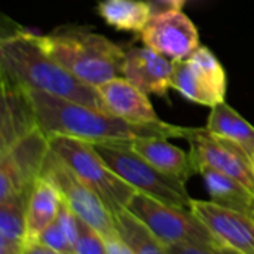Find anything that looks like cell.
I'll use <instances>...</instances> for the list:
<instances>
[{
  "mask_svg": "<svg viewBox=\"0 0 254 254\" xmlns=\"http://www.w3.org/2000/svg\"><path fill=\"white\" fill-rule=\"evenodd\" d=\"M144 46L173 61L189 58L199 48V34L192 19L182 9L168 7L153 13L140 31Z\"/></svg>",
  "mask_w": 254,
  "mask_h": 254,
  "instance_id": "30bf717a",
  "label": "cell"
},
{
  "mask_svg": "<svg viewBox=\"0 0 254 254\" xmlns=\"http://www.w3.org/2000/svg\"><path fill=\"white\" fill-rule=\"evenodd\" d=\"M0 71L7 82L106 112L97 88L52 58L34 33L18 30L1 36Z\"/></svg>",
  "mask_w": 254,
  "mask_h": 254,
  "instance_id": "7a4b0ae2",
  "label": "cell"
},
{
  "mask_svg": "<svg viewBox=\"0 0 254 254\" xmlns=\"http://www.w3.org/2000/svg\"><path fill=\"white\" fill-rule=\"evenodd\" d=\"M76 254H107L104 240L89 225L80 220L79 238L74 244Z\"/></svg>",
  "mask_w": 254,
  "mask_h": 254,
  "instance_id": "cb8c5ba5",
  "label": "cell"
},
{
  "mask_svg": "<svg viewBox=\"0 0 254 254\" xmlns=\"http://www.w3.org/2000/svg\"><path fill=\"white\" fill-rule=\"evenodd\" d=\"M250 216H252V217H254V210H253V213H252V214H250Z\"/></svg>",
  "mask_w": 254,
  "mask_h": 254,
  "instance_id": "1f68e13d",
  "label": "cell"
},
{
  "mask_svg": "<svg viewBox=\"0 0 254 254\" xmlns=\"http://www.w3.org/2000/svg\"><path fill=\"white\" fill-rule=\"evenodd\" d=\"M49 152V138L39 128L0 153V201L33 188Z\"/></svg>",
  "mask_w": 254,
  "mask_h": 254,
  "instance_id": "ba28073f",
  "label": "cell"
},
{
  "mask_svg": "<svg viewBox=\"0 0 254 254\" xmlns=\"http://www.w3.org/2000/svg\"><path fill=\"white\" fill-rule=\"evenodd\" d=\"M92 146L109 168L135 192L173 207L190 210L192 198L186 190V183L155 168L134 152L128 141Z\"/></svg>",
  "mask_w": 254,
  "mask_h": 254,
  "instance_id": "277c9868",
  "label": "cell"
},
{
  "mask_svg": "<svg viewBox=\"0 0 254 254\" xmlns=\"http://www.w3.org/2000/svg\"><path fill=\"white\" fill-rule=\"evenodd\" d=\"M36 129H39V121L28 89L1 79L0 153Z\"/></svg>",
  "mask_w": 254,
  "mask_h": 254,
  "instance_id": "7c38bea8",
  "label": "cell"
},
{
  "mask_svg": "<svg viewBox=\"0 0 254 254\" xmlns=\"http://www.w3.org/2000/svg\"><path fill=\"white\" fill-rule=\"evenodd\" d=\"M98 15L107 25L122 31L140 33L152 18V6L144 0H101Z\"/></svg>",
  "mask_w": 254,
  "mask_h": 254,
  "instance_id": "44dd1931",
  "label": "cell"
},
{
  "mask_svg": "<svg viewBox=\"0 0 254 254\" xmlns=\"http://www.w3.org/2000/svg\"><path fill=\"white\" fill-rule=\"evenodd\" d=\"M22 254H58V253H55L54 250H51V249L45 247V246H43V244H40V243H36V244L27 246V247L24 249Z\"/></svg>",
  "mask_w": 254,
  "mask_h": 254,
  "instance_id": "f1b7e54d",
  "label": "cell"
},
{
  "mask_svg": "<svg viewBox=\"0 0 254 254\" xmlns=\"http://www.w3.org/2000/svg\"><path fill=\"white\" fill-rule=\"evenodd\" d=\"M171 88L179 91L185 98L211 109L225 101V97L202 76V73L188 58L174 61Z\"/></svg>",
  "mask_w": 254,
  "mask_h": 254,
  "instance_id": "ffe728a7",
  "label": "cell"
},
{
  "mask_svg": "<svg viewBox=\"0 0 254 254\" xmlns=\"http://www.w3.org/2000/svg\"><path fill=\"white\" fill-rule=\"evenodd\" d=\"M127 210L143 222L165 246L198 244L222 247L190 210L159 202L138 192L134 195Z\"/></svg>",
  "mask_w": 254,
  "mask_h": 254,
  "instance_id": "8992f818",
  "label": "cell"
},
{
  "mask_svg": "<svg viewBox=\"0 0 254 254\" xmlns=\"http://www.w3.org/2000/svg\"><path fill=\"white\" fill-rule=\"evenodd\" d=\"M31 189L0 201V254H22L25 249L27 207Z\"/></svg>",
  "mask_w": 254,
  "mask_h": 254,
  "instance_id": "e0dca14e",
  "label": "cell"
},
{
  "mask_svg": "<svg viewBox=\"0 0 254 254\" xmlns=\"http://www.w3.org/2000/svg\"><path fill=\"white\" fill-rule=\"evenodd\" d=\"M196 173L202 177L213 202L246 214L253 213L254 195L240 182L207 165H198Z\"/></svg>",
  "mask_w": 254,
  "mask_h": 254,
  "instance_id": "ac0fdd59",
  "label": "cell"
},
{
  "mask_svg": "<svg viewBox=\"0 0 254 254\" xmlns=\"http://www.w3.org/2000/svg\"><path fill=\"white\" fill-rule=\"evenodd\" d=\"M57 220L60 222L65 237L68 238L70 244L74 247L77 238H79V229H80V219L65 205V202L63 201L61 202V207H60V211H58V216H57Z\"/></svg>",
  "mask_w": 254,
  "mask_h": 254,
  "instance_id": "484cf974",
  "label": "cell"
},
{
  "mask_svg": "<svg viewBox=\"0 0 254 254\" xmlns=\"http://www.w3.org/2000/svg\"><path fill=\"white\" fill-rule=\"evenodd\" d=\"M37 37L52 58L94 88L124 77L125 51L101 34L83 27H61Z\"/></svg>",
  "mask_w": 254,
  "mask_h": 254,
  "instance_id": "3957f363",
  "label": "cell"
},
{
  "mask_svg": "<svg viewBox=\"0 0 254 254\" xmlns=\"http://www.w3.org/2000/svg\"><path fill=\"white\" fill-rule=\"evenodd\" d=\"M49 146L85 185L98 193L112 214L127 208L137 193L109 168L91 143L71 137L54 135L49 137Z\"/></svg>",
  "mask_w": 254,
  "mask_h": 254,
  "instance_id": "5b68a950",
  "label": "cell"
},
{
  "mask_svg": "<svg viewBox=\"0 0 254 254\" xmlns=\"http://www.w3.org/2000/svg\"><path fill=\"white\" fill-rule=\"evenodd\" d=\"M190 211L222 247L241 254H254V217L250 214L202 199H192Z\"/></svg>",
  "mask_w": 254,
  "mask_h": 254,
  "instance_id": "8fae6325",
  "label": "cell"
},
{
  "mask_svg": "<svg viewBox=\"0 0 254 254\" xmlns=\"http://www.w3.org/2000/svg\"><path fill=\"white\" fill-rule=\"evenodd\" d=\"M113 219L118 234L134 254H170L167 246L127 208L115 213Z\"/></svg>",
  "mask_w": 254,
  "mask_h": 254,
  "instance_id": "7402d4cb",
  "label": "cell"
},
{
  "mask_svg": "<svg viewBox=\"0 0 254 254\" xmlns=\"http://www.w3.org/2000/svg\"><path fill=\"white\" fill-rule=\"evenodd\" d=\"M128 144L155 168L185 183L196 173L190 153L168 143V138H137Z\"/></svg>",
  "mask_w": 254,
  "mask_h": 254,
  "instance_id": "9a60e30c",
  "label": "cell"
},
{
  "mask_svg": "<svg viewBox=\"0 0 254 254\" xmlns=\"http://www.w3.org/2000/svg\"><path fill=\"white\" fill-rule=\"evenodd\" d=\"M28 89L39 128L49 138L64 135L91 144L122 143L137 138H188L192 128L167 122L134 124L107 112L68 101L51 94Z\"/></svg>",
  "mask_w": 254,
  "mask_h": 254,
  "instance_id": "6da1fadb",
  "label": "cell"
},
{
  "mask_svg": "<svg viewBox=\"0 0 254 254\" xmlns=\"http://www.w3.org/2000/svg\"><path fill=\"white\" fill-rule=\"evenodd\" d=\"M210 83L225 97L226 95V73L216 55L205 46H199L189 58H188Z\"/></svg>",
  "mask_w": 254,
  "mask_h": 254,
  "instance_id": "603a6c76",
  "label": "cell"
},
{
  "mask_svg": "<svg viewBox=\"0 0 254 254\" xmlns=\"http://www.w3.org/2000/svg\"><path fill=\"white\" fill-rule=\"evenodd\" d=\"M106 112L134 124L162 122L147 94L125 77H116L97 86Z\"/></svg>",
  "mask_w": 254,
  "mask_h": 254,
  "instance_id": "5bb4252c",
  "label": "cell"
},
{
  "mask_svg": "<svg viewBox=\"0 0 254 254\" xmlns=\"http://www.w3.org/2000/svg\"><path fill=\"white\" fill-rule=\"evenodd\" d=\"M104 244H106L107 254H134L132 250L129 249V246L121 238L119 234L112 238L104 240Z\"/></svg>",
  "mask_w": 254,
  "mask_h": 254,
  "instance_id": "83f0119b",
  "label": "cell"
},
{
  "mask_svg": "<svg viewBox=\"0 0 254 254\" xmlns=\"http://www.w3.org/2000/svg\"><path fill=\"white\" fill-rule=\"evenodd\" d=\"M195 165H207L220 171L254 195V161L235 143L214 135L207 128H192L188 138Z\"/></svg>",
  "mask_w": 254,
  "mask_h": 254,
  "instance_id": "9c48e42d",
  "label": "cell"
},
{
  "mask_svg": "<svg viewBox=\"0 0 254 254\" xmlns=\"http://www.w3.org/2000/svg\"><path fill=\"white\" fill-rule=\"evenodd\" d=\"M222 249H223L225 254H241V253H238V252H234V250H231V249H226V247H222Z\"/></svg>",
  "mask_w": 254,
  "mask_h": 254,
  "instance_id": "4dcf8cb0",
  "label": "cell"
},
{
  "mask_svg": "<svg viewBox=\"0 0 254 254\" xmlns=\"http://www.w3.org/2000/svg\"><path fill=\"white\" fill-rule=\"evenodd\" d=\"M63 198L57 186L46 177L40 176L30 193L27 207L25 247L39 243L42 232L55 222Z\"/></svg>",
  "mask_w": 254,
  "mask_h": 254,
  "instance_id": "2e32d148",
  "label": "cell"
},
{
  "mask_svg": "<svg viewBox=\"0 0 254 254\" xmlns=\"http://www.w3.org/2000/svg\"><path fill=\"white\" fill-rule=\"evenodd\" d=\"M174 61L152 48H131L125 51L124 77L146 94L164 97L171 88Z\"/></svg>",
  "mask_w": 254,
  "mask_h": 254,
  "instance_id": "4fadbf2b",
  "label": "cell"
},
{
  "mask_svg": "<svg viewBox=\"0 0 254 254\" xmlns=\"http://www.w3.org/2000/svg\"><path fill=\"white\" fill-rule=\"evenodd\" d=\"M170 254H225L222 247L198 246V244H176L167 246Z\"/></svg>",
  "mask_w": 254,
  "mask_h": 254,
  "instance_id": "4316f807",
  "label": "cell"
},
{
  "mask_svg": "<svg viewBox=\"0 0 254 254\" xmlns=\"http://www.w3.org/2000/svg\"><path fill=\"white\" fill-rule=\"evenodd\" d=\"M162 4H167L168 7H176V9H182L183 4L186 3V0H158Z\"/></svg>",
  "mask_w": 254,
  "mask_h": 254,
  "instance_id": "f546056e",
  "label": "cell"
},
{
  "mask_svg": "<svg viewBox=\"0 0 254 254\" xmlns=\"http://www.w3.org/2000/svg\"><path fill=\"white\" fill-rule=\"evenodd\" d=\"M205 128L214 135L240 146L254 161V127L226 101L211 109Z\"/></svg>",
  "mask_w": 254,
  "mask_h": 254,
  "instance_id": "d6986e66",
  "label": "cell"
},
{
  "mask_svg": "<svg viewBox=\"0 0 254 254\" xmlns=\"http://www.w3.org/2000/svg\"><path fill=\"white\" fill-rule=\"evenodd\" d=\"M42 176L49 179L58 189L65 205L86 225L97 231L103 240L118 235L115 219L104 201L85 185L52 150L49 152Z\"/></svg>",
  "mask_w": 254,
  "mask_h": 254,
  "instance_id": "52a82bcc",
  "label": "cell"
},
{
  "mask_svg": "<svg viewBox=\"0 0 254 254\" xmlns=\"http://www.w3.org/2000/svg\"><path fill=\"white\" fill-rule=\"evenodd\" d=\"M39 243L58 254H76L74 253V247L70 244L68 238L65 237V234H64V231H63V228L57 219L54 223H51L42 232Z\"/></svg>",
  "mask_w": 254,
  "mask_h": 254,
  "instance_id": "d4e9b609",
  "label": "cell"
}]
</instances>
